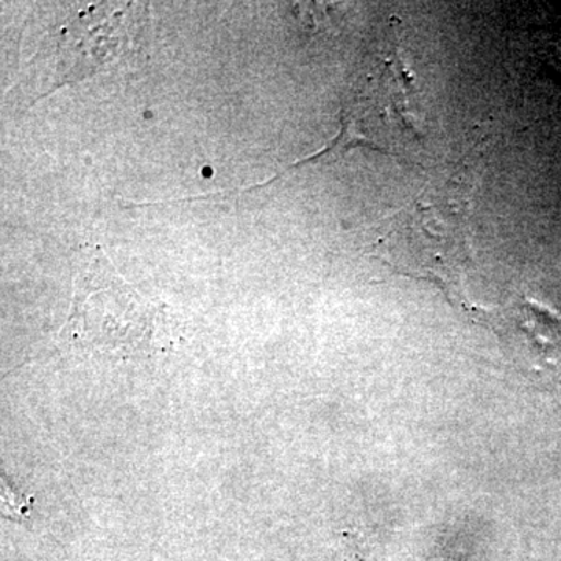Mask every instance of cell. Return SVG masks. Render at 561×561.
<instances>
[{"label":"cell","mask_w":561,"mask_h":561,"mask_svg":"<svg viewBox=\"0 0 561 561\" xmlns=\"http://www.w3.org/2000/svg\"><path fill=\"white\" fill-rule=\"evenodd\" d=\"M142 14L135 3H99L80 11L43 49L54 69V88L90 77L122 55L131 54L142 28Z\"/></svg>","instance_id":"7a4b0ae2"},{"label":"cell","mask_w":561,"mask_h":561,"mask_svg":"<svg viewBox=\"0 0 561 561\" xmlns=\"http://www.w3.org/2000/svg\"><path fill=\"white\" fill-rule=\"evenodd\" d=\"M471 232V186L451 180L394 217L379 241L381 260L404 275L434 280L467 309L461 280L472 261Z\"/></svg>","instance_id":"6da1fadb"}]
</instances>
